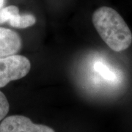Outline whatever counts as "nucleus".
Returning <instances> with one entry per match:
<instances>
[{"instance_id":"nucleus-7","label":"nucleus","mask_w":132,"mask_h":132,"mask_svg":"<svg viewBox=\"0 0 132 132\" xmlns=\"http://www.w3.org/2000/svg\"><path fill=\"white\" fill-rule=\"evenodd\" d=\"M19 13V8L14 5H10L8 7L2 8L0 10V24L5 22H8L15 15Z\"/></svg>"},{"instance_id":"nucleus-5","label":"nucleus","mask_w":132,"mask_h":132,"mask_svg":"<svg viewBox=\"0 0 132 132\" xmlns=\"http://www.w3.org/2000/svg\"><path fill=\"white\" fill-rule=\"evenodd\" d=\"M35 22H36V19L33 15H20L19 13L14 15L8 21V23L11 27L19 29L29 27L35 24Z\"/></svg>"},{"instance_id":"nucleus-9","label":"nucleus","mask_w":132,"mask_h":132,"mask_svg":"<svg viewBox=\"0 0 132 132\" xmlns=\"http://www.w3.org/2000/svg\"><path fill=\"white\" fill-rule=\"evenodd\" d=\"M5 0H0V10L2 8L3 5L5 4Z\"/></svg>"},{"instance_id":"nucleus-3","label":"nucleus","mask_w":132,"mask_h":132,"mask_svg":"<svg viewBox=\"0 0 132 132\" xmlns=\"http://www.w3.org/2000/svg\"><path fill=\"white\" fill-rule=\"evenodd\" d=\"M0 132H55L45 125L35 124L23 115H11L4 118L0 124Z\"/></svg>"},{"instance_id":"nucleus-2","label":"nucleus","mask_w":132,"mask_h":132,"mask_svg":"<svg viewBox=\"0 0 132 132\" xmlns=\"http://www.w3.org/2000/svg\"><path fill=\"white\" fill-rule=\"evenodd\" d=\"M31 63L27 57L11 55L0 58V88L12 81L20 79L28 74Z\"/></svg>"},{"instance_id":"nucleus-1","label":"nucleus","mask_w":132,"mask_h":132,"mask_svg":"<svg viewBox=\"0 0 132 132\" xmlns=\"http://www.w3.org/2000/svg\"><path fill=\"white\" fill-rule=\"evenodd\" d=\"M92 21L101 39L111 49L117 52L127 49L132 43V33L122 16L109 7H99Z\"/></svg>"},{"instance_id":"nucleus-4","label":"nucleus","mask_w":132,"mask_h":132,"mask_svg":"<svg viewBox=\"0 0 132 132\" xmlns=\"http://www.w3.org/2000/svg\"><path fill=\"white\" fill-rule=\"evenodd\" d=\"M21 45V39L18 33L0 27V58L16 54Z\"/></svg>"},{"instance_id":"nucleus-8","label":"nucleus","mask_w":132,"mask_h":132,"mask_svg":"<svg viewBox=\"0 0 132 132\" xmlns=\"http://www.w3.org/2000/svg\"><path fill=\"white\" fill-rule=\"evenodd\" d=\"M9 109V102L5 94L0 91V121H2L6 117Z\"/></svg>"},{"instance_id":"nucleus-6","label":"nucleus","mask_w":132,"mask_h":132,"mask_svg":"<svg viewBox=\"0 0 132 132\" xmlns=\"http://www.w3.org/2000/svg\"><path fill=\"white\" fill-rule=\"evenodd\" d=\"M94 70L106 80L116 81L119 79L118 73L103 62H95L94 64Z\"/></svg>"}]
</instances>
